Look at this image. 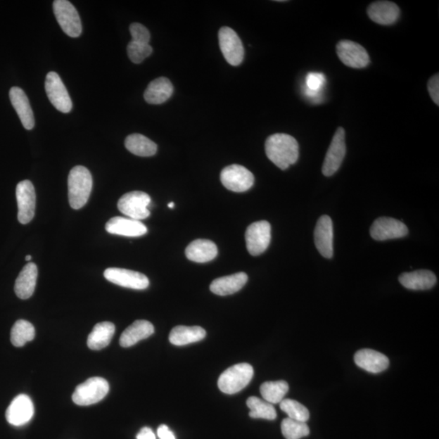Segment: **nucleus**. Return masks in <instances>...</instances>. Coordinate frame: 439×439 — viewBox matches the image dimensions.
<instances>
[{
  "label": "nucleus",
  "instance_id": "1",
  "mask_svg": "<svg viewBox=\"0 0 439 439\" xmlns=\"http://www.w3.org/2000/svg\"><path fill=\"white\" fill-rule=\"evenodd\" d=\"M265 153L276 167L286 170L299 158V144L289 134H275L266 140Z\"/></svg>",
  "mask_w": 439,
  "mask_h": 439
},
{
  "label": "nucleus",
  "instance_id": "2",
  "mask_svg": "<svg viewBox=\"0 0 439 439\" xmlns=\"http://www.w3.org/2000/svg\"><path fill=\"white\" fill-rule=\"evenodd\" d=\"M93 186L91 172L84 166H75L68 177L69 201L73 209H80L86 205L90 198Z\"/></svg>",
  "mask_w": 439,
  "mask_h": 439
},
{
  "label": "nucleus",
  "instance_id": "3",
  "mask_svg": "<svg viewBox=\"0 0 439 439\" xmlns=\"http://www.w3.org/2000/svg\"><path fill=\"white\" fill-rule=\"evenodd\" d=\"M254 376L252 365L241 363L233 365L220 376L218 388L224 394L234 395L243 390Z\"/></svg>",
  "mask_w": 439,
  "mask_h": 439
},
{
  "label": "nucleus",
  "instance_id": "4",
  "mask_svg": "<svg viewBox=\"0 0 439 439\" xmlns=\"http://www.w3.org/2000/svg\"><path fill=\"white\" fill-rule=\"evenodd\" d=\"M108 391L109 384L106 379L94 377L77 386L73 392L72 399L79 406L92 405L101 401L108 395Z\"/></svg>",
  "mask_w": 439,
  "mask_h": 439
},
{
  "label": "nucleus",
  "instance_id": "5",
  "mask_svg": "<svg viewBox=\"0 0 439 439\" xmlns=\"http://www.w3.org/2000/svg\"><path fill=\"white\" fill-rule=\"evenodd\" d=\"M53 11L57 22L64 32L77 38L82 32V22L76 8L66 0H56L53 3Z\"/></svg>",
  "mask_w": 439,
  "mask_h": 439
},
{
  "label": "nucleus",
  "instance_id": "6",
  "mask_svg": "<svg viewBox=\"0 0 439 439\" xmlns=\"http://www.w3.org/2000/svg\"><path fill=\"white\" fill-rule=\"evenodd\" d=\"M151 197L143 191H132L120 198L117 207L119 211L129 218L144 220L150 216L148 207Z\"/></svg>",
  "mask_w": 439,
  "mask_h": 439
},
{
  "label": "nucleus",
  "instance_id": "7",
  "mask_svg": "<svg viewBox=\"0 0 439 439\" xmlns=\"http://www.w3.org/2000/svg\"><path fill=\"white\" fill-rule=\"evenodd\" d=\"M221 181L224 187L234 192H245L254 185L253 172L245 167L232 165L226 167L221 174Z\"/></svg>",
  "mask_w": 439,
  "mask_h": 439
},
{
  "label": "nucleus",
  "instance_id": "8",
  "mask_svg": "<svg viewBox=\"0 0 439 439\" xmlns=\"http://www.w3.org/2000/svg\"><path fill=\"white\" fill-rule=\"evenodd\" d=\"M45 90L49 101L57 110L63 113H69L72 103L67 89L61 78L55 72H50L46 77Z\"/></svg>",
  "mask_w": 439,
  "mask_h": 439
},
{
  "label": "nucleus",
  "instance_id": "9",
  "mask_svg": "<svg viewBox=\"0 0 439 439\" xmlns=\"http://www.w3.org/2000/svg\"><path fill=\"white\" fill-rule=\"evenodd\" d=\"M219 45L224 59L229 65L238 66L243 61L244 48L241 39L234 30L222 27L219 30Z\"/></svg>",
  "mask_w": 439,
  "mask_h": 439
},
{
  "label": "nucleus",
  "instance_id": "10",
  "mask_svg": "<svg viewBox=\"0 0 439 439\" xmlns=\"http://www.w3.org/2000/svg\"><path fill=\"white\" fill-rule=\"evenodd\" d=\"M246 244L249 253L260 255L269 248L271 241V226L268 222L253 223L245 234Z\"/></svg>",
  "mask_w": 439,
  "mask_h": 439
},
{
  "label": "nucleus",
  "instance_id": "11",
  "mask_svg": "<svg viewBox=\"0 0 439 439\" xmlns=\"http://www.w3.org/2000/svg\"><path fill=\"white\" fill-rule=\"evenodd\" d=\"M345 130L338 127L333 135L331 146L327 151L325 160L322 166V174L331 177L341 168L345 155H346V142H345Z\"/></svg>",
  "mask_w": 439,
  "mask_h": 439
},
{
  "label": "nucleus",
  "instance_id": "12",
  "mask_svg": "<svg viewBox=\"0 0 439 439\" xmlns=\"http://www.w3.org/2000/svg\"><path fill=\"white\" fill-rule=\"evenodd\" d=\"M18 205V221L26 224L32 221L36 206V194L33 183L24 180L18 183L15 189Z\"/></svg>",
  "mask_w": 439,
  "mask_h": 439
},
{
  "label": "nucleus",
  "instance_id": "13",
  "mask_svg": "<svg viewBox=\"0 0 439 439\" xmlns=\"http://www.w3.org/2000/svg\"><path fill=\"white\" fill-rule=\"evenodd\" d=\"M338 58L345 65L353 69H363L369 64L367 51L362 45L350 40L338 42L336 46Z\"/></svg>",
  "mask_w": 439,
  "mask_h": 439
},
{
  "label": "nucleus",
  "instance_id": "14",
  "mask_svg": "<svg viewBox=\"0 0 439 439\" xmlns=\"http://www.w3.org/2000/svg\"><path fill=\"white\" fill-rule=\"evenodd\" d=\"M103 276L112 284L129 289L145 290L150 284L146 275L125 269L108 268L104 271Z\"/></svg>",
  "mask_w": 439,
  "mask_h": 439
},
{
  "label": "nucleus",
  "instance_id": "15",
  "mask_svg": "<svg viewBox=\"0 0 439 439\" xmlns=\"http://www.w3.org/2000/svg\"><path fill=\"white\" fill-rule=\"evenodd\" d=\"M409 234L405 224L391 217H380L376 220L370 229V235L377 241L400 238Z\"/></svg>",
  "mask_w": 439,
  "mask_h": 439
},
{
  "label": "nucleus",
  "instance_id": "16",
  "mask_svg": "<svg viewBox=\"0 0 439 439\" xmlns=\"http://www.w3.org/2000/svg\"><path fill=\"white\" fill-rule=\"evenodd\" d=\"M34 406L30 396L19 395L12 401L6 411V419L10 425L23 426L32 419Z\"/></svg>",
  "mask_w": 439,
  "mask_h": 439
},
{
  "label": "nucleus",
  "instance_id": "17",
  "mask_svg": "<svg viewBox=\"0 0 439 439\" xmlns=\"http://www.w3.org/2000/svg\"><path fill=\"white\" fill-rule=\"evenodd\" d=\"M314 241L318 252L323 257L331 259L333 255V222L329 216L319 218L314 231Z\"/></svg>",
  "mask_w": 439,
  "mask_h": 439
},
{
  "label": "nucleus",
  "instance_id": "18",
  "mask_svg": "<svg viewBox=\"0 0 439 439\" xmlns=\"http://www.w3.org/2000/svg\"><path fill=\"white\" fill-rule=\"evenodd\" d=\"M106 229L108 233L125 237H140L148 233V228L137 220L116 217L109 220Z\"/></svg>",
  "mask_w": 439,
  "mask_h": 439
},
{
  "label": "nucleus",
  "instance_id": "19",
  "mask_svg": "<svg viewBox=\"0 0 439 439\" xmlns=\"http://www.w3.org/2000/svg\"><path fill=\"white\" fill-rule=\"evenodd\" d=\"M354 360L358 367L372 374L383 372L390 364L386 355L372 349L360 350L355 354Z\"/></svg>",
  "mask_w": 439,
  "mask_h": 439
},
{
  "label": "nucleus",
  "instance_id": "20",
  "mask_svg": "<svg viewBox=\"0 0 439 439\" xmlns=\"http://www.w3.org/2000/svg\"><path fill=\"white\" fill-rule=\"evenodd\" d=\"M9 98L23 127L26 129H32L35 124L34 113L25 91L20 87H14L9 91Z\"/></svg>",
  "mask_w": 439,
  "mask_h": 439
},
{
  "label": "nucleus",
  "instance_id": "21",
  "mask_svg": "<svg viewBox=\"0 0 439 439\" xmlns=\"http://www.w3.org/2000/svg\"><path fill=\"white\" fill-rule=\"evenodd\" d=\"M371 20L381 25L394 24L398 20L400 10L398 5L390 1H377L371 4L367 9Z\"/></svg>",
  "mask_w": 439,
  "mask_h": 439
},
{
  "label": "nucleus",
  "instance_id": "22",
  "mask_svg": "<svg viewBox=\"0 0 439 439\" xmlns=\"http://www.w3.org/2000/svg\"><path fill=\"white\" fill-rule=\"evenodd\" d=\"M37 278H38V268L34 263H29L20 271L15 282L14 291L20 299L27 300L33 295Z\"/></svg>",
  "mask_w": 439,
  "mask_h": 439
},
{
  "label": "nucleus",
  "instance_id": "23",
  "mask_svg": "<svg viewBox=\"0 0 439 439\" xmlns=\"http://www.w3.org/2000/svg\"><path fill=\"white\" fill-rule=\"evenodd\" d=\"M399 281L407 289L425 291L436 284L437 278L430 270H417L401 274Z\"/></svg>",
  "mask_w": 439,
  "mask_h": 439
},
{
  "label": "nucleus",
  "instance_id": "24",
  "mask_svg": "<svg viewBox=\"0 0 439 439\" xmlns=\"http://www.w3.org/2000/svg\"><path fill=\"white\" fill-rule=\"evenodd\" d=\"M217 245L208 239H196L186 248L187 259L196 263L209 262L217 257Z\"/></svg>",
  "mask_w": 439,
  "mask_h": 439
},
{
  "label": "nucleus",
  "instance_id": "25",
  "mask_svg": "<svg viewBox=\"0 0 439 439\" xmlns=\"http://www.w3.org/2000/svg\"><path fill=\"white\" fill-rule=\"evenodd\" d=\"M154 332V326L151 322L145 320L136 321L125 329L120 338V344L122 348L132 347L139 341L153 336Z\"/></svg>",
  "mask_w": 439,
  "mask_h": 439
},
{
  "label": "nucleus",
  "instance_id": "26",
  "mask_svg": "<svg viewBox=\"0 0 439 439\" xmlns=\"http://www.w3.org/2000/svg\"><path fill=\"white\" fill-rule=\"evenodd\" d=\"M248 276L243 272L214 280L210 285V291L221 296L233 295L241 290L247 284Z\"/></svg>",
  "mask_w": 439,
  "mask_h": 439
},
{
  "label": "nucleus",
  "instance_id": "27",
  "mask_svg": "<svg viewBox=\"0 0 439 439\" xmlns=\"http://www.w3.org/2000/svg\"><path fill=\"white\" fill-rule=\"evenodd\" d=\"M174 93V87L166 77H159L150 83L144 93V98L151 104L166 102Z\"/></svg>",
  "mask_w": 439,
  "mask_h": 439
},
{
  "label": "nucleus",
  "instance_id": "28",
  "mask_svg": "<svg viewBox=\"0 0 439 439\" xmlns=\"http://www.w3.org/2000/svg\"><path fill=\"white\" fill-rule=\"evenodd\" d=\"M206 336L205 329L201 326H179L172 329L170 342L175 346H185L203 341Z\"/></svg>",
  "mask_w": 439,
  "mask_h": 439
},
{
  "label": "nucleus",
  "instance_id": "29",
  "mask_svg": "<svg viewBox=\"0 0 439 439\" xmlns=\"http://www.w3.org/2000/svg\"><path fill=\"white\" fill-rule=\"evenodd\" d=\"M115 333V326L112 322L98 323L87 338V346L91 350H101L108 346Z\"/></svg>",
  "mask_w": 439,
  "mask_h": 439
},
{
  "label": "nucleus",
  "instance_id": "30",
  "mask_svg": "<svg viewBox=\"0 0 439 439\" xmlns=\"http://www.w3.org/2000/svg\"><path fill=\"white\" fill-rule=\"evenodd\" d=\"M125 148L134 155L148 158L158 151V145L146 136L133 134L128 136L125 141Z\"/></svg>",
  "mask_w": 439,
  "mask_h": 439
},
{
  "label": "nucleus",
  "instance_id": "31",
  "mask_svg": "<svg viewBox=\"0 0 439 439\" xmlns=\"http://www.w3.org/2000/svg\"><path fill=\"white\" fill-rule=\"evenodd\" d=\"M260 390L264 400L274 405L284 400L289 390V386L285 381H267L260 386Z\"/></svg>",
  "mask_w": 439,
  "mask_h": 439
},
{
  "label": "nucleus",
  "instance_id": "32",
  "mask_svg": "<svg viewBox=\"0 0 439 439\" xmlns=\"http://www.w3.org/2000/svg\"><path fill=\"white\" fill-rule=\"evenodd\" d=\"M249 407V416L254 419L274 421L276 418L275 407L270 402L252 396L247 401Z\"/></svg>",
  "mask_w": 439,
  "mask_h": 439
},
{
  "label": "nucleus",
  "instance_id": "33",
  "mask_svg": "<svg viewBox=\"0 0 439 439\" xmlns=\"http://www.w3.org/2000/svg\"><path fill=\"white\" fill-rule=\"evenodd\" d=\"M35 337V329L27 321L19 320L14 324L11 331V342L13 346L20 348L26 343L32 341Z\"/></svg>",
  "mask_w": 439,
  "mask_h": 439
},
{
  "label": "nucleus",
  "instance_id": "34",
  "mask_svg": "<svg viewBox=\"0 0 439 439\" xmlns=\"http://www.w3.org/2000/svg\"><path fill=\"white\" fill-rule=\"evenodd\" d=\"M281 428L282 435L286 439H300L308 436L310 433L306 422L293 420L289 417L282 421Z\"/></svg>",
  "mask_w": 439,
  "mask_h": 439
},
{
  "label": "nucleus",
  "instance_id": "35",
  "mask_svg": "<svg viewBox=\"0 0 439 439\" xmlns=\"http://www.w3.org/2000/svg\"><path fill=\"white\" fill-rule=\"evenodd\" d=\"M280 409L284 411L291 419L307 422L310 419V414L307 407L294 400L286 399L280 402Z\"/></svg>",
  "mask_w": 439,
  "mask_h": 439
},
{
  "label": "nucleus",
  "instance_id": "36",
  "mask_svg": "<svg viewBox=\"0 0 439 439\" xmlns=\"http://www.w3.org/2000/svg\"><path fill=\"white\" fill-rule=\"evenodd\" d=\"M153 49L149 44H137L133 41L130 42L127 46L128 56L134 64L142 63L153 53Z\"/></svg>",
  "mask_w": 439,
  "mask_h": 439
},
{
  "label": "nucleus",
  "instance_id": "37",
  "mask_svg": "<svg viewBox=\"0 0 439 439\" xmlns=\"http://www.w3.org/2000/svg\"><path fill=\"white\" fill-rule=\"evenodd\" d=\"M326 77L322 73L310 72L306 77V95L311 97L318 96L326 84Z\"/></svg>",
  "mask_w": 439,
  "mask_h": 439
},
{
  "label": "nucleus",
  "instance_id": "38",
  "mask_svg": "<svg viewBox=\"0 0 439 439\" xmlns=\"http://www.w3.org/2000/svg\"><path fill=\"white\" fill-rule=\"evenodd\" d=\"M130 34L134 43L141 44H149L151 38L150 32L144 25L139 23H133L129 26Z\"/></svg>",
  "mask_w": 439,
  "mask_h": 439
},
{
  "label": "nucleus",
  "instance_id": "39",
  "mask_svg": "<svg viewBox=\"0 0 439 439\" xmlns=\"http://www.w3.org/2000/svg\"><path fill=\"white\" fill-rule=\"evenodd\" d=\"M428 91L433 101L439 106V76L438 73L433 75L428 82Z\"/></svg>",
  "mask_w": 439,
  "mask_h": 439
},
{
  "label": "nucleus",
  "instance_id": "40",
  "mask_svg": "<svg viewBox=\"0 0 439 439\" xmlns=\"http://www.w3.org/2000/svg\"><path fill=\"white\" fill-rule=\"evenodd\" d=\"M158 435L160 439H176L174 433L165 425H161L158 430Z\"/></svg>",
  "mask_w": 439,
  "mask_h": 439
},
{
  "label": "nucleus",
  "instance_id": "41",
  "mask_svg": "<svg viewBox=\"0 0 439 439\" xmlns=\"http://www.w3.org/2000/svg\"><path fill=\"white\" fill-rule=\"evenodd\" d=\"M137 439H156L155 433L149 427H144L137 435Z\"/></svg>",
  "mask_w": 439,
  "mask_h": 439
},
{
  "label": "nucleus",
  "instance_id": "42",
  "mask_svg": "<svg viewBox=\"0 0 439 439\" xmlns=\"http://www.w3.org/2000/svg\"><path fill=\"white\" fill-rule=\"evenodd\" d=\"M168 207L170 208H174L175 207V203L174 202H171V203H169Z\"/></svg>",
  "mask_w": 439,
  "mask_h": 439
},
{
  "label": "nucleus",
  "instance_id": "43",
  "mask_svg": "<svg viewBox=\"0 0 439 439\" xmlns=\"http://www.w3.org/2000/svg\"><path fill=\"white\" fill-rule=\"evenodd\" d=\"M31 258H32V256H31L30 255H28L25 256V260L26 261H30L31 260Z\"/></svg>",
  "mask_w": 439,
  "mask_h": 439
}]
</instances>
